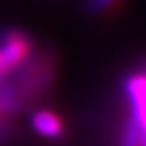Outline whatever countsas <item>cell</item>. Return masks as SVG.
<instances>
[{"label":"cell","instance_id":"3957f363","mask_svg":"<svg viewBox=\"0 0 146 146\" xmlns=\"http://www.w3.org/2000/svg\"><path fill=\"white\" fill-rule=\"evenodd\" d=\"M31 125L36 133H39L41 136H46V138H50V140H57L65 133L63 120L55 112L47 109L36 110L33 114Z\"/></svg>","mask_w":146,"mask_h":146},{"label":"cell","instance_id":"7a4b0ae2","mask_svg":"<svg viewBox=\"0 0 146 146\" xmlns=\"http://www.w3.org/2000/svg\"><path fill=\"white\" fill-rule=\"evenodd\" d=\"M33 41L21 29H3L0 33V57L3 76L26 62L31 57Z\"/></svg>","mask_w":146,"mask_h":146},{"label":"cell","instance_id":"6da1fadb","mask_svg":"<svg viewBox=\"0 0 146 146\" xmlns=\"http://www.w3.org/2000/svg\"><path fill=\"white\" fill-rule=\"evenodd\" d=\"M123 115L119 146H146V62L133 67L120 83Z\"/></svg>","mask_w":146,"mask_h":146},{"label":"cell","instance_id":"277c9868","mask_svg":"<svg viewBox=\"0 0 146 146\" xmlns=\"http://www.w3.org/2000/svg\"><path fill=\"white\" fill-rule=\"evenodd\" d=\"M123 0H83L84 10L91 15H106L114 11Z\"/></svg>","mask_w":146,"mask_h":146},{"label":"cell","instance_id":"5b68a950","mask_svg":"<svg viewBox=\"0 0 146 146\" xmlns=\"http://www.w3.org/2000/svg\"><path fill=\"white\" fill-rule=\"evenodd\" d=\"M3 76V67H2V57H0V78Z\"/></svg>","mask_w":146,"mask_h":146}]
</instances>
